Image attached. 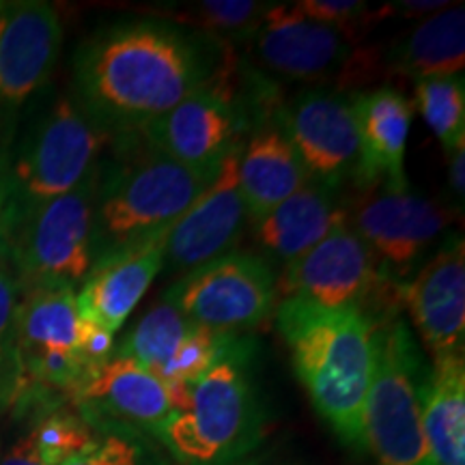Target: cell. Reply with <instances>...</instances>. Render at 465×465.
Returning a JSON list of instances; mask_svg holds the SVG:
<instances>
[{
  "mask_svg": "<svg viewBox=\"0 0 465 465\" xmlns=\"http://www.w3.org/2000/svg\"><path fill=\"white\" fill-rule=\"evenodd\" d=\"M218 168L179 164L149 147L108 177L102 168L93 263L166 232L216 179Z\"/></svg>",
  "mask_w": 465,
  "mask_h": 465,
  "instance_id": "3",
  "label": "cell"
},
{
  "mask_svg": "<svg viewBox=\"0 0 465 465\" xmlns=\"http://www.w3.org/2000/svg\"><path fill=\"white\" fill-rule=\"evenodd\" d=\"M272 3H254V0H203V3L183 5L179 11L149 9L158 20L168 17L171 25H185L203 31L220 42H246L252 39L261 20Z\"/></svg>",
  "mask_w": 465,
  "mask_h": 465,
  "instance_id": "26",
  "label": "cell"
},
{
  "mask_svg": "<svg viewBox=\"0 0 465 465\" xmlns=\"http://www.w3.org/2000/svg\"><path fill=\"white\" fill-rule=\"evenodd\" d=\"M450 166H449V182L450 190L455 194L459 203H463L465 196V143L459 144V147L449 155Z\"/></svg>",
  "mask_w": 465,
  "mask_h": 465,
  "instance_id": "34",
  "label": "cell"
},
{
  "mask_svg": "<svg viewBox=\"0 0 465 465\" xmlns=\"http://www.w3.org/2000/svg\"><path fill=\"white\" fill-rule=\"evenodd\" d=\"M3 414V411H0ZM0 459H3V422H0Z\"/></svg>",
  "mask_w": 465,
  "mask_h": 465,
  "instance_id": "37",
  "label": "cell"
},
{
  "mask_svg": "<svg viewBox=\"0 0 465 465\" xmlns=\"http://www.w3.org/2000/svg\"><path fill=\"white\" fill-rule=\"evenodd\" d=\"M0 465H48L44 461V457L39 455L37 446L31 438V433L20 435L14 444L9 446L7 450L3 452V459H0Z\"/></svg>",
  "mask_w": 465,
  "mask_h": 465,
  "instance_id": "33",
  "label": "cell"
},
{
  "mask_svg": "<svg viewBox=\"0 0 465 465\" xmlns=\"http://www.w3.org/2000/svg\"><path fill=\"white\" fill-rule=\"evenodd\" d=\"M166 293L192 323L231 336L257 328L278 304L274 270L237 250L182 276Z\"/></svg>",
  "mask_w": 465,
  "mask_h": 465,
  "instance_id": "9",
  "label": "cell"
},
{
  "mask_svg": "<svg viewBox=\"0 0 465 465\" xmlns=\"http://www.w3.org/2000/svg\"><path fill=\"white\" fill-rule=\"evenodd\" d=\"M347 209V224L371 250L380 274L388 282L405 284L422 265L427 250L440 240L452 213L410 188L383 185L366 190Z\"/></svg>",
  "mask_w": 465,
  "mask_h": 465,
  "instance_id": "10",
  "label": "cell"
},
{
  "mask_svg": "<svg viewBox=\"0 0 465 465\" xmlns=\"http://www.w3.org/2000/svg\"><path fill=\"white\" fill-rule=\"evenodd\" d=\"M63 465H144L141 444L130 435L110 431L84 449L78 455L67 459Z\"/></svg>",
  "mask_w": 465,
  "mask_h": 465,
  "instance_id": "31",
  "label": "cell"
},
{
  "mask_svg": "<svg viewBox=\"0 0 465 465\" xmlns=\"http://www.w3.org/2000/svg\"><path fill=\"white\" fill-rule=\"evenodd\" d=\"M242 147L243 143L229 151L220 162L216 179L164 232L162 254L168 274H190L232 252L242 242L250 223L237 183Z\"/></svg>",
  "mask_w": 465,
  "mask_h": 465,
  "instance_id": "13",
  "label": "cell"
},
{
  "mask_svg": "<svg viewBox=\"0 0 465 465\" xmlns=\"http://www.w3.org/2000/svg\"><path fill=\"white\" fill-rule=\"evenodd\" d=\"M216 74L192 35L158 20L104 26L74 56V93L110 136H134Z\"/></svg>",
  "mask_w": 465,
  "mask_h": 465,
  "instance_id": "1",
  "label": "cell"
},
{
  "mask_svg": "<svg viewBox=\"0 0 465 465\" xmlns=\"http://www.w3.org/2000/svg\"><path fill=\"white\" fill-rule=\"evenodd\" d=\"M414 104L446 155L465 143V83L461 74L416 83Z\"/></svg>",
  "mask_w": 465,
  "mask_h": 465,
  "instance_id": "27",
  "label": "cell"
},
{
  "mask_svg": "<svg viewBox=\"0 0 465 465\" xmlns=\"http://www.w3.org/2000/svg\"><path fill=\"white\" fill-rule=\"evenodd\" d=\"M72 403L93 429L116 422L160 433L174 411L164 383L125 356L97 366L72 394Z\"/></svg>",
  "mask_w": 465,
  "mask_h": 465,
  "instance_id": "17",
  "label": "cell"
},
{
  "mask_svg": "<svg viewBox=\"0 0 465 465\" xmlns=\"http://www.w3.org/2000/svg\"><path fill=\"white\" fill-rule=\"evenodd\" d=\"M311 182V174L278 124L261 125L243 143L237 183L250 223H259Z\"/></svg>",
  "mask_w": 465,
  "mask_h": 465,
  "instance_id": "21",
  "label": "cell"
},
{
  "mask_svg": "<svg viewBox=\"0 0 465 465\" xmlns=\"http://www.w3.org/2000/svg\"><path fill=\"white\" fill-rule=\"evenodd\" d=\"M102 164L72 192L5 218L7 257L20 291L74 289L93 267V231Z\"/></svg>",
  "mask_w": 465,
  "mask_h": 465,
  "instance_id": "4",
  "label": "cell"
},
{
  "mask_svg": "<svg viewBox=\"0 0 465 465\" xmlns=\"http://www.w3.org/2000/svg\"><path fill=\"white\" fill-rule=\"evenodd\" d=\"M263 411L246 373L224 356L199 381L162 427V440L185 465H231L254 449Z\"/></svg>",
  "mask_w": 465,
  "mask_h": 465,
  "instance_id": "6",
  "label": "cell"
},
{
  "mask_svg": "<svg viewBox=\"0 0 465 465\" xmlns=\"http://www.w3.org/2000/svg\"><path fill=\"white\" fill-rule=\"evenodd\" d=\"M452 3L446 0H392L380 9H373V25L386 20V17H405V20H424V17L438 14V11L450 7Z\"/></svg>",
  "mask_w": 465,
  "mask_h": 465,
  "instance_id": "32",
  "label": "cell"
},
{
  "mask_svg": "<svg viewBox=\"0 0 465 465\" xmlns=\"http://www.w3.org/2000/svg\"><path fill=\"white\" fill-rule=\"evenodd\" d=\"M388 74L420 80L457 75L465 65V9L452 3L394 37L380 58Z\"/></svg>",
  "mask_w": 465,
  "mask_h": 465,
  "instance_id": "23",
  "label": "cell"
},
{
  "mask_svg": "<svg viewBox=\"0 0 465 465\" xmlns=\"http://www.w3.org/2000/svg\"><path fill=\"white\" fill-rule=\"evenodd\" d=\"M5 7V0H0V9H3Z\"/></svg>",
  "mask_w": 465,
  "mask_h": 465,
  "instance_id": "38",
  "label": "cell"
},
{
  "mask_svg": "<svg viewBox=\"0 0 465 465\" xmlns=\"http://www.w3.org/2000/svg\"><path fill=\"white\" fill-rule=\"evenodd\" d=\"M28 433L48 465H63L67 459L89 449L97 438L95 429L86 424L78 411L67 407H56L39 416Z\"/></svg>",
  "mask_w": 465,
  "mask_h": 465,
  "instance_id": "28",
  "label": "cell"
},
{
  "mask_svg": "<svg viewBox=\"0 0 465 465\" xmlns=\"http://www.w3.org/2000/svg\"><path fill=\"white\" fill-rule=\"evenodd\" d=\"M93 328L80 315L74 289L25 291L15 315L17 366L52 356L84 358L93 364L84 351Z\"/></svg>",
  "mask_w": 465,
  "mask_h": 465,
  "instance_id": "20",
  "label": "cell"
},
{
  "mask_svg": "<svg viewBox=\"0 0 465 465\" xmlns=\"http://www.w3.org/2000/svg\"><path fill=\"white\" fill-rule=\"evenodd\" d=\"M345 216L347 209L339 203L336 188L311 179L304 188L254 223V240L267 257L287 265L317 246Z\"/></svg>",
  "mask_w": 465,
  "mask_h": 465,
  "instance_id": "22",
  "label": "cell"
},
{
  "mask_svg": "<svg viewBox=\"0 0 465 465\" xmlns=\"http://www.w3.org/2000/svg\"><path fill=\"white\" fill-rule=\"evenodd\" d=\"M371 250L347 224V216L317 246L284 265L276 278L278 300H304L323 308H360L386 289ZM392 284V282H388Z\"/></svg>",
  "mask_w": 465,
  "mask_h": 465,
  "instance_id": "12",
  "label": "cell"
},
{
  "mask_svg": "<svg viewBox=\"0 0 465 465\" xmlns=\"http://www.w3.org/2000/svg\"><path fill=\"white\" fill-rule=\"evenodd\" d=\"M246 113L237 104L224 75L216 74L183 102L144 125V147L192 168H218L242 143Z\"/></svg>",
  "mask_w": 465,
  "mask_h": 465,
  "instance_id": "11",
  "label": "cell"
},
{
  "mask_svg": "<svg viewBox=\"0 0 465 465\" xmlns=\"http://www.w3.org/2000/svg\"><path fill=\"white\" fill-rule=\"evenodd\" d=\"M3 203H5V179L0 177V209H3Z\"/></svg>",
  "mask_w": 465,
  "mask_h": 465,
  "instance_id": "36",
  "label": "cell"
},
{
  "mask_svg": "<svg viewBox=\"0 0 465 465\" xmlns=\"http://www.w3.org/2000/svg\"><path fill=\"white\" fill-rule=\"evenodd\" d=\"M422 362L399 317L375 322V366L364 410V449L375 465H433L422 427Z\"/></svg>",
  "mask_w": 465,
  "mask_h": 465,
  "instance_id": "7",
  "label": "cell"
},
{
  "mask_svg": "<svg viewBox=\"0 0 465 465\" xmlns=\"http://www.w3.org/2000/svg\"><path fill=\"white\" fill-rule=\"evenodd\" d=\"M276 328L312 407L349 449H364V410L375 366V322L360 308L278 300Z\"/></svg>",
  "mask_w": 465,
  "mask_h": 465,
  "instance_id": "2",
  "label": "cell"
},
{
  "mask_svg": "<svg viewBox=\"0 0 465 465\" xmlns=\"http://www.w3.org/2000/svg\"><path fill=\"white\" fill-rule=\"evenodd\" d=\"M20 284L11 270L9 257L0 259V411L9 410L20 381L15 347V315L20 304Z\"/></svg>",
  "mask_w": 465,
  "mask_h": 465,
  "instance_id": "29",
  "label": "cell"
},
{
  "mask_svg": "<svg viewBox=\"0 0 465 465\" xmlns=\"http://www.w3.org/2000/svg\"><path fill=\"white\" fill-rule=\"evenodd\" d=\"M162 242L164 232L136 246L110 252L93 263L75 293L84 322L114 336L164 270Z\"/></svg>",
  "mask_w": 465,
  "mask_h": 465,
  "instance_id": "19",
  "label": "cell"
},
{
  "mask_svg": "<svg viewBox=\"0 0 465 465\" xmlns=\"http://www.w3.org/2000/svg\"><path fill=\"white\" fill-rule=\"evenodd\" d=\"M63 22L44 0H15L0 9V114H14L54 72Z\"/></svg>",
  "mask_w": 465,
  "mask_h": 465,
  "instance_id": "14",
  "label": "cell"
},
{
  "mask_svg": "<svg viewBox=\"0 0 465 465\" xmlns=\"http://www.w3.org/2000/svg\"><path fill=\"white\" fill-rule=\"evenodd\" d=\"M194 330L196 323H192L171 300V295L164 293V298L155 302L141 317V322L134 325L116 356L134 360L168 386L174 364Z\"/></svg>",
  "mask_w": 465,
  "mask_h": 465,
  "instance_id": "25",
  "label": "cell"
},
{
  "mask_svg": "<svg viewBox=\"0 0 465 465\" xmlns=\"http://www.w3.org/2000/svg\"><path fill=\"white\" fill-rule=\"evenodd\" d=\"M259 61L287 80L356 86L377 75L380 56L360 48L339 28L319 25L295 3H272L252 35Z\"/></svg>",
  "mask_w": 465,
  "mask_h": 465,
  "instance_id": "8",
  "label": "cell"
},
{
  "mask_svg": "<svg viewBox=\"0 0 465 465\" xmlns=\"http://www.w3.org/2000/svg\"><path fill=\"white\" fill-rule=\"evenodd\" d=\"M278 127L293 144L312 182L336 188L358 164V125L349 95L304 91L282 108Z\"/></svg>",
  "mask_w": 465,
  "mask_h": 465,
  "instance_id": "15",
  "label": "cell"
},
{
  "mask_svg": "<svg viewBox=\"0 0 465 465\" xmlns=\"http://www.w3.org/2000/svg\"><path fill=\"white\" fill-rule=\"evenodd\" d=\"M7 257V231H5L3 216H0V259Z\"/></svg>",
  "mask_w": 465,
  "mask_h": 465,
  "instance_id": "35",
  "label": "cell"
},
{
  "mask_svg": "<svg viewBox=\"0 0 465 465\" xmlns=\"http://www.w3.org/2000/svg\"><path fill=\"white\" fill-rule=\"evenodd\" d=\"M358 125V164L353 179L364 190L383 185L405 190V149L414 106L399 89L377 86L349 95Z\"/></svg>",
  "mask_w": 465,
  "mask_h": 465,
  "instance_id": "18",
  "label": "cell"
},
{
  "mask_svg": "<svg viewBox=\"0 0 465 465\" xmlns=\"http://www.w3.org/2000/svg\"><path fill=\"white\" fill-rule=\"evenodd\" d=\"M399 298L431 358L463 353L465 342V243L450 235L438 252L420 265Z\"/></svg>",
  "mask_w": 465,
  "mask_h": 465,
  "instance_id": "16",
  "label": "cell"
},
{
  "mask_svg": "<svg viewBox=\"0 0 465 465\" xmlns=\"http://www.w3.org/2000/svg\"><path fill=\"white\" fill-rule=\"evenodd\" d=\"M113 136L80 106L72 93L58 95L20 144L0 213L17 218L45 201L67 194L100 164Z\"/></svg>",
  "mask_w": 465,
  "mask_h": 465,
  "instance_id": "5",
  "label": "cell"
},
{
  "mask_svg": "<svg viewBox=\"0 0 465 465\" xmlns=\"http://www.w3.org/2000/svg\"><path fill=\"white\" fill-rule=\"evenodd\" d=\"M295 7L319 25L339 28L353 44L373 25V9L362 0H300Z\"/></svg>",
  "mask_w": 465,
  "mask_h": 465,
  "instance_id": "30",
  "label": "cell"
},
{
  "mask_svg": "<svg viewBox=\"0 0 465 465\" xmlns=\"http://www.w3.org/2000/svg\"><path fill=\"white\" fill-rule=\"evenodd\" d=\"M422 427L433 465H465V358H433L422 383Z\"/></svg>",
  "mask_w": 465,
  "mask_h": 465,
  "instance_id": "24",
  "label": "cell"
}]
</instances>
